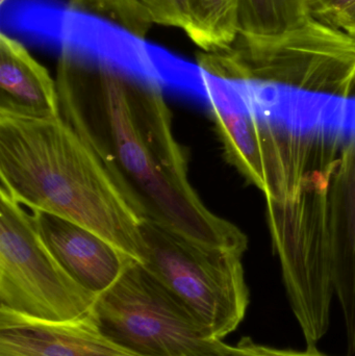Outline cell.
Returning a JSON list of instances; mask_svg holds the SVG:
<instances>
[{
  "label": "cell",
  "mask_w": 355,
  "mask_h": 356,
  "mask_svg": "<svg viewBox=\"0 0 355 356\" xmlns=\"http://www.w3.org/2000/svg\"><path fill=\"white\" fill-rule=\"evenodd\" d=\"M58 115L91 148L144 221L243 254L248 238L206 207L172 129L164 71L141 40L71 15L56 71Z\"/></svg>",
  "instance_id": "cell-1"
},
{
  "label": "cell",
  "mask_w": 355,
  "mask_h": 356,
  "mask_svg": "<svg viewBox=\"0 0 355 356\" xmlns=\"http://www.w3.org/2000/svg\"><path fill=\"white\" fill-rule=\"evenodd\" d=\"M0 181L22 207L85 226L141 263L143 218L60 115H0Z\"/></svg>",
  "instance_id": "cell-2"
},
{
  "label": "cell",
  "mask_w": 355,
  "mask_h": 356,
  "mask_svg": "<svg viewBox=\"0 0 355 356\" xmlns=\"http://www.w3.org/2000/svg\"><path fill=\"white\" fill-rule=\"evenodd\" d=\"M197 68L219 79L355 98V37L310 16L273 35L238 33L219 51H202Z\"/></svg>",
  "instance_id": "cell-3"
},
{
  "label": "cell",
  "mask_w": 355,
  "mask_h": 356,
  "mask_svg": "<svg viewBox=\"0 0 355 356\" xmlns=\"http://www.w3.org/2000/svg\"><path fill=\"white\" fill-rule=\"evenodd\" d=\"M337 161L308 173L275 198L266 199L273 248L308 347H316L331 325L336 290L329 192Z\"/></svg>",
  "instance_id": "cell-4"
},
{
  "label": "cell",
  "mask_w": 355,
  "mask_h": 356,
  "mask_svg": "<svg viewBox=\"0 0 355 356\" xmlns=\"http://www.w3.org/2000/svg\"><path fill=\"white\" fill-rule=\"evenodd\" d=\"M100 332L141 356H233L197 316L133 261L96 299L91 315Z\"/></svg>",
  "instance_id": "cell-5"
},
{
  "label": "cell",
  "mask_w": 355,
  "mask_h": 356,
  "mask_svg": "<svg viewBox=\"0 0 355 356\" xmlns=\"http://www.w3.org/2000/svg\"><path fill=\"white\" fill-rule=\"evenodd\" d=\"M141 265L222 340L239 327L249 305L242 253L200 246L150 221L142 223Z\"/></svg>",
  "instance_id": "cell-6"
},
{
  "label": "cell",
  "mask_w": 355,
  "mask_h": 356,
  "mask_svg": "<svg viewBox=\"0 0 355 356\" xmlns=\"http://www.w3.org/2000/svg\"><path fill=\"white\" fill-rule=\"evenodd\" d=\"M96 299L46 248L31 213L0 192V312L65 323L91 317Z\"/></svg>",
  "instance_id": "cell-7"
},
{
  "label": "cell",
  "mask_w": 355,
  "mask_h": 356,
  "mask_svg": "<svg viewBox=\"0 0 355 356\" xmlns=\"http://www.w3.org/2000/svg\"><path fill=\"white\" fill-rule=\"evenodd\" d=\"M195 87L208 102L227 162L266 195L268 139L243 83L219 79L197 68Z\"/></svg>",
  "instance_id": "cell-8"
},
{
  "label": "cell",
  "mask_w": 355,
  "mask_h": 356,
  "mask_svg": "<svg viewBox=\"0 0 355 356\" xmlns=\"http://www.w3.org/2000/svg\"><path fill=\"white\" fill-rule=\"evenodd\" d=\"M31 219L42 242L63 269L95 296L108 290L135 261L70 220L43 211H31Z\"/></svg>",
  "instance_id": "cell-9"
},
{
  "label": "cell",
  "mask_w": 355,
  "mask_h": 356,
  "mask_svg": "<svg viewBox=\"0 0 355 356\" xmlns=\"http://www.w3.org/2000/svg\"><path fill=\"white\" fill-rule=\"evenodd\" d=\"M329 230L335 290L345 320L348 351L355 353V99L331 175Z\"/></svg>",
  "instance_id": "cell-10"
},
{
  "label": "cell",
  "mask_w": 355,
  "mask_h": 356,
  "mask_svg": "<svg viewBox=\"0 0 355 356\" xmlns=\"http://www.w3.org/2000/svg\"><path fill=\"white\" fill-rule=\"evenodd\" d=\"M0 356H141L104 336L91 317L49 323L0 312Z\"/></svg>",
  "instance_id": "cell-11"
},
{
  "label": "cell",
  "mask_w": 355,
  "mask_h": 356,
  "mask_svg": "<svg viewBox=\"0 0 355 356\" xmlns=\"http://www.w3.org/2000/svg\"><path fill=\"white\" fill-rule=\"evenodd\" d=\"M0 115L44 119L58 115L56 79L18 40L0 35Z\"/></svg>",
  "instance_id": "cell-12"
},
{
  "label": "cell",
  "mask_w": 355,
  "mask_h": 356,
  "mask_svg": "<svg viewBox=\"0 0 355 356\" xmlns=\"http://www.w3.org/2000/svg\"><path fill=\"white\" fill-rule=\"evenodd\" d=\"M241 0H188L189 21L185 31L202 51H219L239 33Z\"/></svg>",
  "instance_id": "cell-13"
},
{
  "label": "cell",
  "mask_w": 355,
  "mask_h": 356,
  "mask_svg": "<svg viewBox=\"0 0 355 356\" xmlns=\"http://www.w3.org/2000/svg\"><path fill=\"white\" fill-rule=\"evenodd\" d=\"M306 0H241L239 33L273 35L293 29L308 17Z\"/></svg>",
  "instance_id": "cell-14"
},
{
  "label": "cell",
  "mask_w": 355,
  "mask_h": 356,
  "mask_svg": "<svg viewBox=\"0 0 355 356\" xmlns=\"http://www.w3.org/2000/svg\"><path fill=\"white\" fill-rule=\"evenodd\" d=\"M68 12L104 19L141 41L154 24L140 0H70Z\"/></svg>",
  "instance_id": "cell-15"
},
{
  "label": "cell",
  "mask_w": 355,
  "mask_h": 356,
  "mask_svg": "<svg viewBox=\"0 0 355 356\" xmlns=\"http://www.w3.org/2000/svg\"><path fill=\"white\" fill-rule=\"evenodd\" d=\"M152 22L185 31L189 21L188 0H140Z\"/></svg>",
  "instance_id": "cell-16"
},
{
  "label": "cell",
  "mask_w": 355,
  "mask_h": 356,
  "mask_svg": "<svg viewBox=\"0 0 355 356\" xmlns=\"http://www.w3.org/2000/svg\"><path fill=\"white\" fill-rule=\"evenodd\" d=\"M233 356H329L317 350L316 347H308L306 350L297 351L292 349H279L265 345L256 344V342L244 337L235 346Z\"/></svg>",
  "instance_id": "cell-17"
},
{
  "label": "cell",
  "mask_w": 355,
  "mask_h": 356,
  "mask_svg": "<svg viewBox=\"0 0 355 356\" xmlns=\"http://www.w3.org/2000/svg\"><path fill=\"white\" fill-rule=\"evenodd\" d=\"M354 3L355 0H306L310 14L331 25L342 12Z\"/></svg>",
  "instance_id": "cell-18"
},
{
  "label": "cell",
  "mask_w": 355,
  "mask_h": 356,
  "mask_svg": "<svg viewBox=\"0 0 355 356\" xmlns=\"http://www.w3.org/2000/svg\"><path fill=\"white\" fill-rule=\"evenodd\" d=\"M333 25L355 37V3L342 12L333 21Z\"/></svg>",
  "instance_id": "cell-19"
},
{
  "label": "cell",
  "mask_w": 355,
  "mask_h": 356,
  "mask_svg": "<svg viewBox=\"0 0 355 356\" xmlns=\"http://www.w3.org/2000/svg\"><path fill=\"white\" fill-rule=\"evenodd\" d=\"M6 1H8V0H0V4H1V6H3V4L6 3Z\"/></svg>",
  "instance_id": "cell-20"
}]
</instances>
